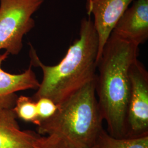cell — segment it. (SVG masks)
<instances>
[{
  "label": "cell",
  "instance_id": "obj_1",
  "mask_svg": "<svg viewBox=\"0 0 148 148\" xmlns=\"http://www.w3.org/2000/svg\"><path fill=\"white\" fill-rule=\"evenodd\" d=\"M30 47V65L40 68L43 73L32 98L35 101L47 97L59 105L97 76L99 40L90 16L81 20L79 37L57 64L45 65L32 45Z\"/></svg>",
  "mask_w": 148,
  "mask_h": 148
},
{
  "label": "cell",
  "instance_id": "obj_2",
  "mask_svg": "<svg viewBox=\"0 0 148 148\" xmlns=\"http://www.w3.org/2000/svg\"><path fill=\"white\" fill-rule=\"evenodd\" d=\"M139 46L112 33L97 63L95 93L108 132L114 137H126L130 95V69L138 59Z\"/></svg>",
  "mask_w": 148,
  "mask_h": 148
},
{
  "label": "cell",
  "instance_id": "obj_3",
  "mask_svg": "<svg viewBox=\"0 0 148 148\" xmlns=\"http://www.w3.org/2000/svg\"><path fill=\"white\" fill-rule=\"evenodd\" d=\"M95 85L96 77L57 105L53 116L37 126L38 133L56 136L72 148H91L95 145L103 130V121Z\"/></svg>",
  "mask_w": 148,
  "mask_h": 148
},
{
  "label": "cell",
  "instance_id": "obj_4",
  "mask_svg": "<svg viewBox=\"0 0 148 148\" xmlns=\"http://www.w3.org/2000/svg\"><path fill=\"white\" fill-rule=\"evenodd\" d=\"M44 0H0V50L18 55L23 37L35 26L32 15Z\"/></svg>",
  "mask_w": 148,
  "mask_h": 148
},
{
  "label": "cell",
  "instance_id": "obj_5",
  "mask_svg": "<svg viewBox=\"0 0 148 148\" xmlns=\"http://www.w3.org/2000/svg\"><path fill=\"white\" fill-rule=\"evenodd\" d=\"M130 95L127 114L126 137L148 135V73L137 59L130 69Z\"/></svg>",
  "mask_w": 148,
  "mask_h": 148
},
{
  "label": "cell",
  "instance_id": "obj_6",
  "mask_svg": "<svg viewBox=\"0 0 148 148\" xmlns=\"http://www.w3.org/2000/svg\"><path fill=\"white\" fill-rule=\"evenodd\" d=\"M134 1L87 0V13L93 16L92 21L99 40L98 61L117 22Z\"/></svg>",
  "mask_w": 148,
  "mask_h": 148
},
{
  "label": "cell",
  "instance_id": "obj_7",
  "mask_svg": "<svg viewBox=\"0 0 148 148\" xmlns=\"http://www.w3.org/2000/svg\"><path fill=\"white\" fill-rule=\"evenodd\" d=\"M117 22L111 33L138 46L148 38V0H134Z\"/></svg>",
  "mask_w": 148,
  "mask_h": 148
},
{
  "label": "cell",
  "instance_id": "obj_8",
  "mask_svg": "<svg viewBox=\"0 0 148 148\" xmlns=\"http://www.w3.org/2000/svg\"><path fill=\"white\" fill-rule=\"evenodd\" d=\"M9 55L7 52L0 54V110L14 106L18 98L16 92L37 90L40 84L31 65L21 74H12L4 71L2 68V63Z\"/></svg>",
  "mask_w": 148,
  "mask_h": 148
},
{
  "label": "cell",
  "instance_id": "obj_9",
  "mask_svg": "<svg viewBox=\"0 0 148 148\" xmlns=\"http://www.w3.org/2000/svg\"><path fill=\"white\" fill-rule=\"evenodd\" d=\"M12 109L0 110V148H40L41 136L21 131Z\"/></svg>",
  "mask_w": 148,
  "mask_h": 148
},
{
  "label": "cell",
  "instance_id": "obj_10",
  "mask_svg": "<svg viewBox=\"0 0 148 148\" xmlns=\"http://www.w3.org/2000/svg\"><path fill=\"white\" fill-rule=\"evenodd\" d=\"M97 144L98 148H148V136L117 138L103 129Z\"/></svg>",
  "mask_w": 148,
  "mask_h": 148
},
{
  "label": "cell",
  "instance_id": "obj_11",
  "mask_svg": "<svg viewBox=\"0 0 148 148\" xmlns=\"http://www.w3.org/2000/svg\"><path fill=\"white\" fill-rule=\"evenodd\" d=\"M12 109L16 117L24 121L33 123L37 126L39 125L36 101L32 98L23 95L18 97Z\"/></svg>",
  "mask_w": 148,
  "mask_h": 148
},
{
  "label": "cell",
  "instance_id": "obj_12",
  "mask_svg": "<svg viewBox=\"0 0 148 148\" xmlns=\"http://www.w3.org/2000/svg\"><path fill=\"white\" fill-rule=\"evenodd\" d=\"M36 104L40 123L41 122L52 116L58 109V106L53 101L47 97L40 98L36 101Z\"/></svg>",
  "mask_w": 148,
  "mask_h": 148
},
{
  "label": "cell",
  "instance_id": "obj_13",
  "mask_svg": "<svg viewBox=\"0 0 148 148\" xmlns=\"http://www.w3.org/2000/svg\"><path fill=\"white\" fill-rule=\"evenodd\" d=\"M40 148H72L61 138L56 136H47L41 138Z\"/></svg>",
  "mask_w": 148,
  "mask_h": 148
},
{
  "label": "cell",
  "instance_id": "obj_14",
  "mask_svg": "<svg viewBox=\"0 0 148 148\" xmlns=\"http://www.w3.org/2000/svg\"><path fill=\"white\" fill-rule=\"evenodd\" d=\"M91 148H98V145H97V143H96V144H95V145H94L93 147H92Z\"/></svg>",
  "mask_w": 148,
  "mask_h": 148
}]
</instances>
